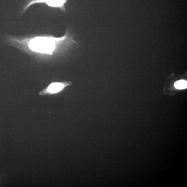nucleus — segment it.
<instances>
[{
  "instance_id": "obj_4",
  "label": "nucleus",
  "mask_w": 187,
  "mask_h": 187,
  "mask_svg": "<svg viewBox=\"0 0 187 187\" xmlns=\"http://www.w3.org/2000/svg\"><path fill=\"white\" fill-rule=\"evenodd\" d=\"M174 86L176 89H185L187 87V81L184 80H179L175 82Z\"/></svg>"
},
{
  "instance_id": "obj_3",
  "label": "nucleus",
  "mask_w": 187,
  "mask_h": 187,
  "mask_svg": "<svg viewBox=\"0 0 187 187\" xmlns=\"http://www.w3.org/2000/svg\"><path fill=\"white\" fill-rule=\"evenodd\" d=\"M63 88V85L59 82L53 83L49 86L48 91L51 93H56L60 92Z\"/></svg>"
},
{
  "instance_id": "obj_1",
  "label": "nucleus",
  "mask_w": 187,
  "mask_h": 187,
  "mask_svg": "<svg viewBox=\"0 0 187 187\" xmlns=\"http://www.w3.org/2000/svg\"><path fill=\"white\" fill-rule=\"evenodd\" d=\"M66 32L65 35L60 37H38L27 40L29 48L34 52L51 54L57 46L64 44L75 42Z\"/></svg>"
},
{
  "instance_id": "obj_2",
  "label": "nucleus",
  "mask_w": 187,
  "mask_h": 187,
  "mask_svg": "<svg viewBox=\"0 0 187 187\" xmlns=\"http://www.w3.org/2000/svg\"><path fill=\"white\" fill-rule=\"evenodd\" d=\"M67 0H32L25 7V9L33 4L36 3H45L49 6L53 8H58L61 10H65L64 4Z\"/></svg>"
}]
</instances>
